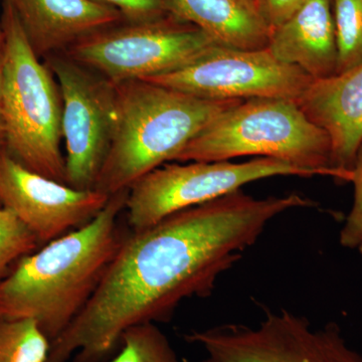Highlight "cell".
<instances>
[{
	"label": "cell",
	"instance_id": "15",
	"mask_svg": "<svg viewBox=\"0 0 362 362\" xmlns=\"http://www.w3.org/2000/svg\"><path fill=\"white\" fill-rule=\"evenodd\" d=\"M169 14L206 33L216 44L240 49L268 47L272 26L254 0H165Z\"/></svg>",
	"mask_w": 362,
	"mask_h": 362
},
{
	"label": "cell",
	"instance_id": "3",
	"mask_svg": "<svg viewBox=\"0 0 362 362\" xmlns=\"http://www.w3.org/2000/svg\"><path fill=\"white\" fill-rule=\"evenodd\" d=\"M113 136L95 189L111 195L175 156L240 100H207L145 80L115 84Z\"/></svg>",
	"mask_w": 362,
	"mask_h": 362
},
{
	"label": "cell",
	"instance_id": "23",
	"mask_svg": "<svg viewBox=\"0 0 362 362\" xmlns=\"http://www.w3.org/2000/svg\"><path fill=\"white\" fill-rule=\"evenodd\" d=\"M4 45L0 44V112H1L2 96H4Z\"/></svg>",
	"mask_w": 362,
	"mask_h": 362
},
{
	"label": "cell",
	"instance_id": "13",
	"mask_svg": "<svg viewBox=\"0 0 362 362\" xmlns=\"http://www.w3.org/2000/svg\"><path fill=\"white\" fill-rule=\"evenodd\" d=\"M13 8L40 59L63 54L78 40L124 21L113 7L95 0H1Z\"/></svg>",
	"mask_w": 362,
	"mask_h": 362
},
{
	"label": "cell",
	"instance_id": "9",
	"mask_svg": "<svg viewBox=\"0 0 362 362\" xmlns=\"http://www.w3.org/2000/svg\"><path fill=\"white\" fill-rule=\"evenodd\" d=\"M45 62L58 82L63 101L66 185L95 189L113 136L115 84L65 54H54Z\"/></svg>",
	"mask_w": 362,
	"mask_h": 362
},
{
	"label": "cell",
	"instance_id": "16",
	"mask_svg": "<svg viewBox=\"0 0 362 362\" xmlns=\"http://www.w3.org/2000/svg\"><path fill=\"white\" fill-rule=\"evenodd\" d=\"M51 341L32 319L0 317V362H47Z\"/></svg>",
	"mask_w": 362,
	"mask_h": 362
},
{
	"label": "cell",
	"instance_id": "2",
	"mask_svg": "<svg viewBox=\"0 0 362 362\" xmlns=\"http://www.w3.org/2000/svg\"><path fill=\"white\" fill-rule=\"evenodd\" d=\"M128 190L112 194L87 225L23 257L0 280V317L32 319L58 339L94 296L129 233L120 225Z\"/></svg>",
	"mask_w": 362,
	"mask_h": 362
},
{
	"label": "cell",
	"instance_id": "14",
	"mask_svg": "<svg viewBox=\"0 0 362 362\" xmlns=\"http://www.w3.org/2000/svg\"><path fill=\"white\" fill-rule=\"evenodd\" d=\"M267 49L279 61L301 69L313 80L335 75L333 0H307L290 18L272 28Z\"/></svg>",
	"mask_w": 362,
	"mask_h": 362
},
{
	"label": "cell",
	"instance_id": "24",
	"mask_svg": "<svg viewBox=\"0 0 362 362\" xmlns=\"http://www.w3.org/2000/svg\"><path fill=\"white\" fill-rule=\"evenodd\" d=\"M4 145V128L1 118H0V147Z\"/></svg>",
	"mask_w": 362,
	"mask_h": 362
},
{
	"label": "cell",
	"instance_id": "17",
	"mask_svg": "<svg viewBox=\"0 0 362 362\" xmlns=\"http://www.w3.org/2000/svg\"><path fill=\"white\" fill-rule=\"evenodd\" d=\"M109 362H181L157 324L133 326L124 332L120 349Z\"/></svg>",
	"mask_w": 362,
	"mask_h": 362
},
{
	"label": "cell",
	"instance_id": "11",
	"mask_svg": "<svg viewBox=\"0 0 362 362\" xmlns=\"http://www.w3.org/2000/svg\"><path fill=\"white\" fill-rule=\"evenodd\" d=\"M110 195L77 189L30 170L0 147V206L13 211L40 246L94 220Z\"/></svg>",
	"mask_w": 362,
	"mask_h": 362
},
{
	"label": "cell",
	"instance_id": "20",
	"mask_svg": "<svg viewBox=\"0 0 362 362\" xmlns=\"http://www.w3.org/2000/svg\"><path fill=\"white\" fill-rule=\"evenodd\" d=\"M350 182L354 183V204L340 230L339 243L347 249H356L362 239V143L354 159Z\"/></svg>",
	"mask_w": 362,
	"mask_h": 362
},
{
	"label": "cell",
	"instance_id": "6",
	"mask_svg": "<svg viewBox=\"0 0 362 362\" xmlns=\"http://www.w3.org/2000/svg\"><path fill=\"white\" fill-rule=\"evenodd\" d=\"M206 33L168 14L126 23L78 40L63 54L113 84L180 70L216 45Z\"/></svg>",
	"mask_w": 362,
	"mask_h": 362
},
{
	"label": "cell",
	"instance_id": "26",
	"mask_svg": "<svg viewBox=\"0 0 362 362\" xmlns=\"http://www.w3.org/2000/svg\"><path fill=\"white\" fill-rule=\"evenodd\" d=\"M356 249L358 250L359 254H361L362 258V239L361 240V243H359L358 246H357Z\"/></svg>",
	"mask_w": 362,
	"mask_h": 362
},
{
	"label": "cell",
	"instance_id": "8",
	"mask_svg": "<svg viewBox=\"0 0 362 362\" xmlns=\"http://www.w3.org/2000/svg\"><path fill=\"white\" fill-rule=\"evenodd\" d=\"M206 356L199 362H362L339 325L314 329L308 319L287 310L267 312L257 326L223 324L185 335Z\"/></svg>",
	"mask_w": 362,
	"mask_h": 362
},
{
	"label": "cell",
	"instance_id": "22",
	"mask_svg": "<svg viewBox=\"0 0 362 362\" xmlns=\"http://www.w3.org/2000/svg\"><path fill=\"white\" fill-rule=\"evenodd\" d=\"M306 1L307 0H259L258 6L269 25L274 28L290 18Z\"/></svg>",
	"mask_w": 362,
	"mask_h": 362
},
{
	"label": "cell",
	"instance_id": "10",
	"mask_svg": "<svg viewBox=\"0 0 362 362\" xmlns=\"http://www.w3.org/2000/svg\"><path fill=\"white\" fill-rule=\"evenodd\" d=\"M145 81L207 100L297 101L313 78L279 61L267 47L240 49L216 45L189 65Z\"/></svg>",
	"mask_w": 362,
	"mask_h": 362
},
{
	"label": "cell",
	"instance_id": "7",
	"mask_svg": "<svg viewBox=\"0 0 362 362\" xmlns=\"http://www.w3.org/2000/svg\"><path fill=\"white\" fill-rule=\"evenodd\" d=\"M276 176H315L277 159L245 162L192 161L165 163L128 189L125 211L132 232H139L170 214L242 189L247 183Z\"/></svg>",
	"mask_w": 362,
	"mask_h": 362
},
{
	"label": "cell",
	"instance_id": "25",
	"mask_svg": "<svg viewBox=\"0 0 362 362\" xmlns=\"http://www.w3.org/2000/svg\"><path fill=\"white\" fill-rule=\"evenodd\" d=\"M1 1V0H0ZM4 42V33H2V26H1V13H0V44Z\"/></svg>",
	"mask_w": 362,
	"mask_h": 362
},
{
	"label": "cell",
	"instance_id": "21",
	"mask_svg": "<svg viewBox=\"0 0 362 362\" xmlns=\"http://www.w3.org/2000/svg\"><path fill=\"white\" fill-rule=\"evenodd\" d=\"M113 7L126 23H144L165 18L169 13L165 0H95Z\"/></svg>",
	"mask_w": 362,
	"mask_h": 362
},
{
	"label": "cell",
	"instance_id": "27",
	"mask_svg": "<svg viewBox=\"0 0 362 362\" xmlns=\"http://www.w3.org/2000/svg\"><path fill=\"white\" fill-rule=\"evenodd\" d=\"M255 2H257V4H258L259 0H254Z\"/></svg>",
	"mask_w": 362,
	"mask_h": 362
},
{
	"label": "cell",
	"instance_id": "18",
	"mask_svg": "<svg viewBox=\"0 0 362 362\" xmlns=\"http://www.w3.org/2000/svg\"><path fill=\"white\" fill-rule=\"evenodd\" d=\"M337 74L362 63V0H333Z\"/></svg>",
	"mask_w": 362,
	"mask_h": 362
},
{
	"label": "cell",
	"instance_id": "12",
	"mask_svg": "<svg viewBox=\"0 0 362 362\" xmlns=\"http://www.w3.org/2000/svg\"><path fill=\"white\" fill-rule=\"evenodd\" d=\"M296 102L329 137L332 168L343 181H351L362 143V63L329 78L313 80Z\"/></svg>",
	"mask_w": 362,
	"mask_h": 362
},
{
	"label": "cell",
	"instance_id": "1",
	"mask_svg": "<svg viewBox=\"0 0 362 362\" xmlns=\"http://www.w3.org/2000/svg\"><path fill=\"white\" fill-rule=\"evenodd\" d=\"M303 195L256 199L242 189L129 233L84 310L51 344L47 362H109L124 332L168 323L183 301L209 297L274 218L311 207Z\"/></svg>",
	"mask_w": 362,
	"mask_h": 362
},
{
	"label": "cell",
	"instance_id": "19",
	"mask_svg": "<svg viewBox=\"0 0 362 362\" xmlns=\"http://www.w3.org/2000/svg\"><path fill=\"white\" fill-rule=\"evenodd\" d=\"M40 247L32 230L13 211L0 206V280L21 259Z\"/></svg>",
	"mask_w": 362,
	"mask_h": 362
},
{
	"label": "cell",
	"instance_id": "4",
	"mask_svg": "<svg viewBox=\"0 0 362 362\" xmlns=\"http://www.w3.org/2000/svg\"><path fill=\"white\" fill-rule=\"evenodd\" d=\"M245 156L277 159L315 176L343 181L331 166L329 137L293 100L239 102L195 136L173 161H228Z\"/></svg>",
	"mask_w": 362,
	"mask_h": 362
},
{
	"label": "cell",
	"instance_id": "5",
	"mask_svg": "<svg viewBox=\"0 0 362 362\" xmlns=\"http://www.w3.org/2000/svg\"><path fill=\"white\" fill-rule=\"evenodd\" d=\"M1 26L4 85L0 118L4 148L26 168L66 185L58 82L30 47L13 8L4 2Z\"/></svg>",
	"mask_w": 362,
	"mask_h": 362
}]
</instances>
